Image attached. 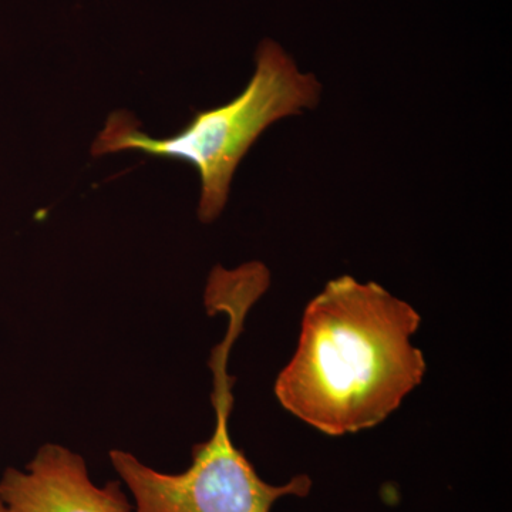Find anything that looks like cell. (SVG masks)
<instances>
[{
    "label": "cell",
    "instance_id": "1",
    "mask_svg": "<svg viewBox=\"0 0 512 512\" xmlns=\"http://www.w3.org/2000/svg\"><path fill=\"white\" fill-rule=\"evenodd\" d=\"M420 323L410 303L376 282L333 279L306 305L276 399L328 436L372 429L426 376V359L412 343Z\"/></svg>",
    "mask_w": 512,
    "mask_h": 512
},
{
    "label": "cell",
    "instance_id": "4",
    "mask_svg": "<svg viewBox=\"0 0 512 512\" xmlns=\"http://www.w3.org/2000/svg\"><path fill=\"white\" fill-rule=\"evenodd\" d=\"M0 501L8 512H134L120 483L97 487L84 458L59 444L40 447L26 470L8 468Z\"/></svg>",
    "mask_w": 512,
    "mask_h": 512
},
{
    "label": "cell",
    "instance_id": "5",
    "mask_svg": "<svg viewBox=\"0 0 512 512\" xmlns=\"http://www.w3.org/2000/svg\"><path fill=\"white\" fill-rule=\"evenodd\" d=\"M0 512H8L6 511L5 505H3L2 501H0Z\"/></svg>",
    "mask_w": 512,
    "mask_h": 512
},
{
    "label": "cell",
    "instance_id": "3",
    "mask_svg": "<svg viewBox=\"0 0 512 512\" xmlns=\"http://www.w3.org/2000/svg\"><path fill=\"white\" fill-rule=\"evenodd\" d=\"M258 298L242 286H227L212 296L211 312L228 316L224 339L212 350V406L215 427L210 439L192 448L191 466L181 474L158 473L126 451H110V460L136 501L134 512H271L285 497H308L313 481L298 474L274 485L258 476L229 434L234 404L228 362L245 320Z\"/></svg>",
    "mask_w": 512,
    "mask_h": 512
},
{
    "label": "cell",
    "instance_id": "2",
    "mask_svg": "<svg viewBox=\"0 0 512 512\" xmlns=\"http://www.w3.org/2000/svg\"><path fill=\"white\" fill-rule=\"evenodd\" d=\"M255 63L254 76L239 96L217 109L198 111L174 136L150 137L131 114H111L93 143V156L140 151L191 164L201 181L198 218L205 224L217 220L227 205L238 164L252 144L275 121L313 109L322 93L318 79L302 73L272 40L258 47Z\"/></svg>",
    "mask_w": 512,
    "mask_h": 512
}]
</instances>
